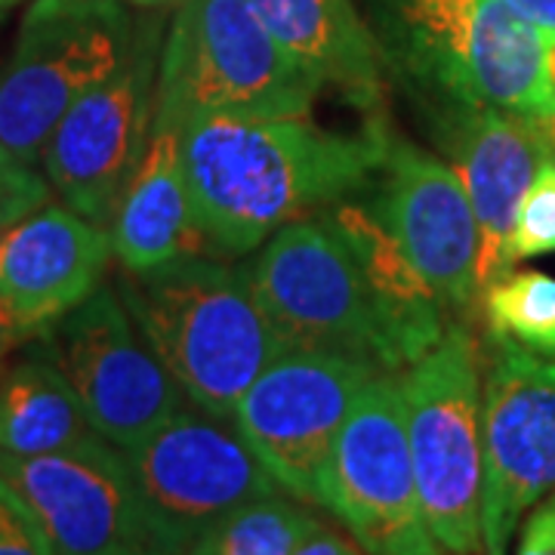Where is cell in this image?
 <instances>
[{"instance_id": "52a82bcc", "label": "cell", "mask_w": 555, "mask_h": 555, "mask_svg": "<svg viewBox=\"0 0 555 555\" xmlns=\"http://www.w3.org/2000/svg\"><path fill=\"white\" fill-rule=\"evenodd\" d=\"M133 38L118 0H35L0 68V145L35 167L62 115L130 56Z\"/></svg>"}, {"instance_id": "5b68a950", "label": "cell", "mask_w": 555, "mask_h": 555, "mask_svg": "<svg viewBox=\"0 0 555 555\" xmlns=\"http://www.w3.org/2000/svg\"><path fill=\"white\" fill-rule=\"evenodd\" d=\"M416 496L438 553L481 543V358L473 331L451 324L401 377Z\"/></svg>"}, {"instance_id": "5bb4252c", "label": "cell", "mask_w": 555, "mask_h": 555, "mask_svg": "<svg viewBox=\"0 0 555 555\" xmlns=\"http://www.w3.org/2000/svg\"><path fill=\"white\" fill-rule=\"evenodd\" d=\"M0 478L35 516L53 553H152L127 454L100 433L50 454H0Z\"/></svg>"}, {"instance_id": "83f0119b", "label": "cell", "mask_w": 555, "mask_h": 555, "mask_svg": "<svg viewBox=\"0 0 555 555\" xmlns=\"http://www.w3.org/2000/svg\"><path fill=\"white\" fill-rule=\"evenodd\" d=\"M352 555L364 553L358 546V540L352 534H343L334 525H327L324 518H315V525L309 528V534L302 537L297 555Z\"/></svg>"}, {"instance_id": "4316f807", "label": "cell", "mask_w": 555, "mask_h": 555, "mask_svg": "<svg viewBox=\"0 0 555 555\" xmlns=\"http://www.w3.org/2000/svg\"><path fill=\"white\" fill-rule=\"evenodd\" d=\"M521 555H555V491L540 500L531 516L525 518L518 534Z\"/></svg>"}, {"instance_id": "9a60e30c", "label": "cell", "mask_w": 555, "mask_h": 555, "mask_svg": "<svg viewBox=\"0 0 555 555\" xmlns=\"http://www.w3.org/2000/svg\"><path fill=\"white\" fill-rule=\"evenodd\" d=\"M379 173L371 210L396 235L444 309H469L481 297L478 222L460 173L396 133H389Z\"/></svg>"}, {"instance_id": "3957f363", "label": "cell", "mask_w": 555, "mask_h": 555, "mask_svg": "<svg viewBox=\"0 0 555 555\" xmlns=\"http://www.w3.org/2000/svg\"><path fill=\"white\" fill-rule=\"evenodd\" d=\"M374 35L423 108L463 102L528 118L555 112L543 75V28L506 0H371Z\"/></svg>"}, {"instance_id": "44dd1931", "label": "cell", "mask_w": 555, "mask_h": 555, "mask_svg": "<svg viewBox=\"0 0 555 555\" xmlns=\"http://www.w3.org/2000/svg\"><path fill=\"white\" fill-rule=\"evenodd\" d=\"M90 433L75 389L40 349L0 374V454H50Z\"/></svg>"}, {"instance_id": "f1b7e54d", "label": "cell", "mask_w": 555, "mask_h": 555, "mask_svg": "<svg viewBox=\"0 0 555 555\" xmlns=\"http://www.w3.org/2000/svg\"><path fill=\"white\" fill-rule=\"evenodd\" d=\"M28 339H38V331H31V327L13 312V306L0 297V361L10 356L13 349H20L22 343H28Z\"/></svg>"}, {"instance_id": "d6a6232c", "label": "cell", "mask_w": 555, "mask_h": 555, "mask_svg": "<svg viewBox=\"0 0 555 555\" xmlns=\"http://www.w3.org/2000/svg\"><path fill=\"white\" fill-rule=\"evenodd\" d=\"M137 7H145V10H158V7H170V3H179V0H133Z\"/></svg>"}, {"instance_id": "cb8c5ba5", "label": "cell", "mask_w": 555, "mask_h": 555, "mask_svg": "<svg viewBox=\"0 0 555 555\" xmlns=\"http://www.w3.org/2000/svg\"><path fill=\"white\" fill-rule=\"evenodd\" d=\"M555 254V158L537 167L509 232V262Z\"/></svg>"}, {"instance_id": "7c38bea8", "label": "cell", "mask_w": 555, "mask_h": 555, "mask_svg": "<svg viewBox=\"0 0 555 555\" xmlns=\"http://www.w3.org/2000/svg\"><path fill=\"white\" fill-rule=\"evenodd\" d=\"M160 25L137 28L133 50L108 78L83 93L43 145V173L60 198L96 225H112L155 118Z\"/></svg>"}, {"instance_id": "277c9868", "label": "cell", "mask_w": 555, "mask_h": 555, "mask_svg": "<svg viewBox=\"0 0 555 555\" xmlns=\"http://www.w3.org/2000/svg\"><path fill=\"white\" fill-rule=\"evenodd\" d=\"M321 87L250 0H179L160 47L152 130H179L204 115L302 118Z\"/></svg>"}, {"instance_id": "8992f818", "label": "cell", "mask_w": 555, "mask_h": 555, "mask_svg": "<svg viewBox=\"0 0 555 555\" xmlns=\"http://www.w3.org/2000/svg\"><path fill=\"white\" fill-rule=\"evenodd\" d=\"M244 272L284 349L334 352L398 371L356 257L321 217L281 225Z\"/></svg>"}, {"instance_id": "836d02e7", "label": "cell", "mask_w": 555, "mask_h": 555, "mask_svg": "<svg viewBox=\"0 0 555 555\" xmlns=\"http://www.w3.org/2000/svg\"><path fill=\"white\" fill-rule=\"evenodd\" d=\"M10 225H13V222H10V214H7V204L0 198V238H3V232H7Z\"/></svg>"}, {"instance_id": "30bf717a", "label": "cell", "mask_w": 555, "mask_h": 555, "mask_svg": "<svg viewBox=\"0 0 555 555\" xmlns=\"http://www.w3.org/2000/svg\"><path fill=\"white\" fill-rule=\"evenodd\" d=\"M75 389L90 426L130 451L182 408L177 379L167 374L137 321L112 287H96L72 312L38 334V346Z\"/></svg>"}, {"instance_id": "7a4b0ae2", "label": "cell", "mask_w": 555, "mask_h": 555, "mask_svg": "<svg viewBox=\"0 0 555 555\" xmlns=\"http://www.w3.org/2000/svg\"><path fill=\"white\" fill-rule=\"evenodd\" d=\"M118 294L179 392L219 420H232L247 386L284 352L247 272L210 254L124 269Z\"/></svg>"}, {"instance_id": "7402d4cb", "label": "cell", "mask_w": 555, "mask_h": 555, "mask_svg": "<svg viewBox=\"0 0 555 555\" xmlns=\"http://www.w3.org/2000/svg\"><path fill=\"white\" fill-rule=\"evenodd\" d=\"M315 525V513L297 500L275 494L244 503L222 518L195 546L198 555H297L302 537Z\"/></svg>"}, {"instance_id": "484cf974", "label": "cell", "mask_w": 555, "mask_h": 555, "mask_svg": "<svg viewBox=\"0 0 555 555\" xmlns=\"http://www.w3.org/2000/svg\"><path fill=\"white\" fill-rule=\"evenodd\" d=\"M0 553H53V543L40 531L13 488L0 478Z\"/></svg>"}, {"instance_id": "8fae6325", "label": "cell", "mask_w": 555, "mask_h": 555, "mask_svg": "<svg viewBox=\"0 0 555 555\" xmlns=\"http://www.w3.org/2000/svg\"><path fill=\"white\" fill-rule=\"evenodd\" d=\"M374 374L358 358L284 349L238 398L232 426L278 488L321 506L339 426Z\"/></svg>"}, {"instance_id": "ac0fdd59", "label": "cell", "mask_w": 555, "mask_h": 555, "mask_svg": "<svg viewBox=\"0 0 555 555\" xmlns=\"http://www.w3.org/2000/svg\"><path fill=\"white\" fill-rule=\"evenodd\" d=\"M321 219L356 257L392 343L398 371H404L444 337V302L371 207L343 198L324 207Z\"/></svg>"}, {"instance_id": "e0dca14e", "label": "cell", "mask_w": 555, "mask_h": 555, "mask_svg": "<svg viewBox=\"0 0 555 555\" xmlns=\"http://www.w3.org/2000/svg\"><path fill=\"white\" fill-rule=\"evenodd\" d=\"M112 254L105 225L68 204H43L0 238V297L40 334L100 287Z\"/></svg>"}, {"instance_id": "2e32d148", "label": "cell", "mask_w": 555, "mask_h": 555, "mask_svg": "<svg viewBox=\"0 0 555 555\" xmlns=\"http://www.w3.org/2000/svg\"><path fill=\"white\" fill-rule=\"evenodd\" d=\"M429 130L454 167L478 222V294L513 272L509 232L537 167L550 158V145L537 118L496 105H433Z\"/></svg>"}, {"instance_id": "ba28073f", "label": "cell", "mask_w": 555, "mask_h": 555, "mask_svg": "<svg viewBox=\"0 0 555 555\" xmlns=\"http://www.w3.org/2000/svg\"><path fill=\"white\" fill-rule=\"evenodd\" d=\"M127 454L145 509L152 553H195L198 540L278 481L238 429L179 408Z\"/></svg>"}, {"instance_id": "4fadbf2b", "label": "cell", "mask_w": 555, "mask_h": 555, "mask_svg": "<svg viewBox=\"0 0 555 555\" xmlns=\"http://www.w3.org/2000/svg\"><path fill=\"white\" fill-rule=\"evenodd\" d=\"M494 343L481 386V543L496 555L525 513L555 491V358Z\"/></svg>"}, {"instance_id": "d6986e66", "label": "cell", "mask_w": 555, "mask_h": 555, "mask_svg": "<svg viewBox=\"0 0 555 555\" xmlns=\"http://www.w3.org/2000/svg\"><path fill=\"white\" fill-rule=\"evenodd\" d=\"M250 7L324 87H337L361 108L379 105L386 62L356 0H250Z\"/></svg>"}, {"instance_id": "6da1fadb", "label": "cell", "mask_w": 555, "mask_h": 555, "mask_svg": "<svg viewBox=\"0 0 555 555\" xmlns=\"http://www.w3.org/2000/svg\"><path fill=\"white\" fill-rule=\"evenodd\" d=\"M389 127L339 133L302 118L204 115L179 127L189 207L210 257H244L281 225L361 192L377 177Z\"/></svg>"}, {"instance_id": "4dcf8cb0", "label": "cell", "mask_w": 555, "mask_h": 555, "mask_svg": "<svg viewBox=\"0 0 555 555\" xmlns=\"http://www.w3.org/2000/svg\"><path fill=\"white\" fill-rule=\"evenodd\" d=\"M543 75L555 96V28H543Z\"/></svg>"}, {"instance_id": "ffe728a7", "label": "cell", "mask_w": 555, "mask_h": 555, "mask_svg": "<svg viewBox=\"0 0 555 555\" xmlns=\"http://www.w3.org/2000/svg\"><path fill=\"white\" fill-rule=\"evenodd\" d=\"M112 250L124 269H152L182 254H207L179 164V130H152L112 217Z\"/></svg>"}, {"instance_id": "603a6c76", "label": "cell", "mask_w": 555, "mask_h": 555, "mask_svg": "<svg viewBox=\"0 0 555 555\" xmlns=\"http://www.w3.org/2000/svg\"><path fill=\"white\" fill-rule=\"evenodd\" d=\"M485 318L494 337L555 358V278L509 272L481 291Z\"/></svg>"}, {"instance_id": "e575fe53", "label": "cell", "mask_w": 555, "mask_h": 555, "mask_svg": "<svg viewBox=\"0 0 555 555\" xmlns=\"http://www.w3.org/2000/svg\"><path fill=\"white\" fill-rule=\"evenodd\" d=\"M16 0H0V10H7V7H13Z\"/></svg>"}, {"instance_id": "f546056e", "label": "cell", "mask_w": 555, "mask_h": 555, "mask_svg": "<svg viewBox=\"0 0 555 555\" xmlns=\"http://www.w3.org/2000/svg\"><path fill=\"white\" fill-rule=\"evenodd\" d=\"M506 3L540 28H555V0H506Z\"/></svg>"}, {"instance_id": "1f68e13d", "label": "cell", "mask_w": 555, "mask_h": 555, "mask_svg": "<svg viewBox=\"0 0 555 555\" xmlns=\"http://www.w3.org/2000/svg\"><path fill=\"white\" fill-rule=\"evenodd\" d=\"M537 124H540L543 139H546V145H550V155L555 158V112L553 115H543V118H537Z\"/></svg>"}, {"instance_id": "d4e9b609", "label": "cell", "mask_w": 555, "mask_h": 555, "mask_svg": "<svg viewBox=\"0 0 555 555\" xmlns=\"http://www.w3.org/2000/svg\"><path fill=\"white\" fill-rule=\"evenodd\" d=\"M47 195H50L47 179H40L31 164H25L10 149L0 145V198L7 204L10 222L16 225L20 219L35 214L47 204Z\"/></svg>"}, {"instance_id": "9c48e42d", "label": "cell", "mask_w": 555, "mask_h": 555, "mask_svg": "<svg viewBox=\"0 0 555 555\" xmlns=\"http://www.w3.org/2000/svg\"><path fill=\"white\" fill-rule=\"evenodd\" d=\"M321 506L364 553H438L416 496L404 386L396 371H379L358 389L327 460Z\"/></svg>"}]
</instances>
